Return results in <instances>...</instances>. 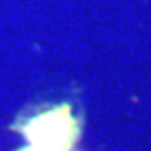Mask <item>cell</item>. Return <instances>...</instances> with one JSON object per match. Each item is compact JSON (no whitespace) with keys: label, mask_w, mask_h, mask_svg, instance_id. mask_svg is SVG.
<instances>
[{"label":"cell","mask_w":151,"mask_h":151,"mask_svg":"<svg viewBox=\"0 0 151 151\" xmlns=\"http://www.w3.org/2000/svg\"><path fill=\"white\" fill-rule=\"evenodd\" d=\"M30 145L69 151L77 134V126L67 108H54L35 116L25 126Z\"/></svg>","instance_id":"cell-1"},{"label":"cell","mask_w":151,"mask_h":151,"mask_svg":"<svg viewBox=\"0 0 151 151\" xmlns=\"http://www.w3.org/2000/svg\"><path fill=\"white\" fill-rule=\"evenodd\" d=\"M25 151H65V150H54V148H44V146H34L32 145Z\"/></svg>","instance_id":"cell-2"}]
</instances>
